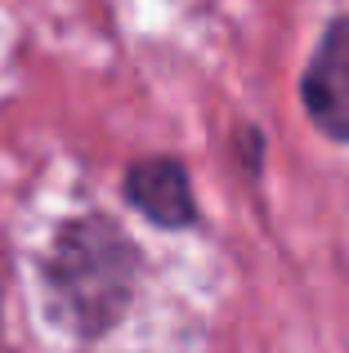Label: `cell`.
Listing matches in <instances>:
<instances>
[{
	"label": "cell",
	"instance_id": "cell-1",
	"mask_svg": "<svg viewBox=\"0 0 349 353\" xmlns=\"http://www.w3.org/2000/svg\"><path fill=\"white\" fill-rule=\"evenodd\" d=\"M139 250L103 215H81L59 228L45 259V295L54 318L77 336H103L134 300Z\"/></svg>",
	"mask_w": 349,
	"mask_h": 353
},
{
	"label": "cell",
	"instance_id": "cell-2",
	"mask_svg": "<svg viewBox=\"0 0 349 353\" xmlns=\"http://www.w3.org/2000/svg\"><path fill=\"white\" fill-rule=\"evenodd\" d=\"M300 99L327 139L349 143V18H336L323 32V45L300 81Z\"/></svg>",
	"mask_w": 349,
	"mask_h": 353
},
{
	"label": "cell",
	"instance_id": "cell-3",
	"mask_svg": "<svg viewBox=\"0 0 349 353\" xmlns=\"http://www.w3.org/2000/svg\"><path fill=\"white\" fill-rule=\"evenodd\" d=\"M126 201L152 219L157 228H188L197 224V201H192L188 174L174 157H148L126 170Z\"/></svg>",
	"mask_w": 349,
	"mask_h": 353
}]
</instances>
